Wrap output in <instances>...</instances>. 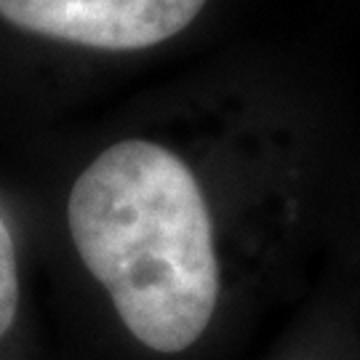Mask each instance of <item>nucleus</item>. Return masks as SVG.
<instances>
[{
    "instance_id": "f257e3e1",
    "label": "nucleus",
    "mask_w": 360,
    "mask_h": 360,
    "mask_svg": "<svg viewBox=\"0 0 360 360\" xmlns=\"http://www.w3.org/2000/svg\"><path fill=\"white\" fill-rule=\"evenodd\" d=\"M67 227L126 334L160 358L208 349L257 296L200 176L166 144L96 155L70 190Z\"/></svg>"
},
{
    "instance_id": "f03ea898",
    "label": "nucleus",
    "mask_w": 360,
    "mask_h": 360,
    "mask_svg": "<svg viewBox=\"0 0 360 360\" xmlns=\"http://www.w3.org/2000/svg\"><path fill=\"white\" fill-rule=\"evenodd\" d=\"M206 0H0L8 25L102 51H139L179 35Z\"/></svg>"
},
{
    "instance_id": "7ed1b4c3",
    "label": "nucleus",
    "mask_w": 360,
    "mask_h": 360,
    "mask_svg": "<svg viewBox=\"0 0 360 360\" xmlns=\"http://www.w3.org/2000/svg\"><path fill=\"white\" fill-rule=\"evenodd\" d=\"M19 312V267L11 230L0 214V339L11 331Z\"/></svg>"
},
{
    "instance_id": "20e7f679",
    "label": "nucleus",
    "mask_w": 360,
    "mask_h": 360,
    "mask_svg": "<svg viewBox=\"0 0 360 360\" xmlns=\"http://www.w3.org/2000/svg\"><path fill=\"white\" fill-rule=\"evenodd\" d=\"M278 360H339V358H328V355H318V352H294V355H285V358Z\"/></svg>"
}]
</instances>
